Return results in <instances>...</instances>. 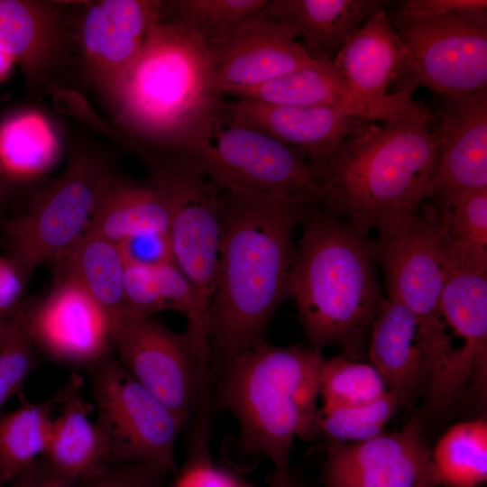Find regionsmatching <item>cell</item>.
<instances>
[{"label": "cell", "instance_id": "83f0119b", "mask_svg": "<svg viewBox=\"0 0 487 487\" xmlns=\"http://www.w3.org/2000/svg\"><path fill=\"white\" fill-rule=\"evenodd\" d=\"M20 405L0 413V482H11L43 454L51 432L52 405L60 394L44 402L32 403L22 394Z\"/></svg>", "mask_w": 487, "mask_h": 487}, {"label": "cell", "instance_id": "836d02e7", "mask_svg": "<svg viewBox=\"0 0 487 487\" xmlns=\"http://www.w3.org/2000/svg\"><path fill=\"white\" fill-rule=\"evenodd\" d=\"M388 386L377 369L347 355L324 359L319 375L323 407H353L383 396Z\"/></svg>", "mask_w": 487, "mask_h": 487}, {"label": "cell", "instance_id": "6da1fadb", "mask_svg": "<svg viewBox=\"0 0 487 487\" xmlns=\"http://www.w3.org/2000/svg\"><path fill=\"white\" fill-rule=\"evenodd\" d=\"M308 205L224 186L210 311L212 366L266 342L274 312L290 295L294 234Z\"/></svg>", "mask_w": 487, "mask_h": 487}, {"label": "cell", "instance_id": "5b68a950", "mask_svg": "<svg viewBox=\"0 0 487 487\" xmlns=\"http://www.w3.org/2000/svg\"><path fill=\"white\" fill-rule=\"evenodd\" d=\"M323 360L310 346L265 342L216 363L217 405L236 419L240 448L267 456L274 478L291 473L296 438L311 441L319 435L317 401Z\"/></svg>", "mask_w": 487, "mask_h": 487}, {"label": "cell", "instance_id": "52a82bcc", "mask_svg": "<svg viewBox=\"0 0 487 487\" xmlns=\"http://www.w3.org/2000/svg\"><path fill=\"white\" fill-rule=\"evenodd\" d=\"M376 230L372 250L384 273L387 297L405 305L418 318L427 349L426 381L429 387H440L455 370L456 349L440 308L450 243L437 210L425 201L416 212Z\"/></svg>", "mask_w": 487, "mask_h": 487}, {"label": "cell", "instance_id": "5bb4252c", "mask_svg": "<svg viewBox=\"0 0 487 487\" xmlns=\"http://www.w3.org/2000/svg\"><path fill=\"white\" fill-rule=\"evenodd\" d=\"M26 311L34 345L51 359L90 367L109 355L108 315L71 276L62 272L45 299Z\"/></svg>", "mask_w": 487, "mask_h": 487}, {"label": "cell", "instance_id": "f1b7e54d", "mask_svg": "<svg viewBox=\"0 0 487 487\" xmlns=\"http://www.w3.org/2000/svg\"><path fill=\"white\" fill-rule=\"evenodd\" d=\"M436 485L476 487L487 480V422L477 418L450 427L430 451Z\"/></svg>", "mask_w": 487, "mask_h": 487}, {"label": "cell", "instance_id": "7a4b0ae2", "mask_svg": "<svg viewBox=\"0 0 487 487\" xmlns=\"http://www.w3.org/2000/svg\"><path fill=\"white\" fill-rule=\"evenodd\" d=\"M140 150L195 153L224 113L207 43L160 14L142 48L105 93Z\"/></svg>", "mask_w": 487, "mask_h": 487}, {"label": "cell", "instance_id": "74e56055", "mask_svg": "<svg viewBox=\"0 0 487 487\" xmlns=\"http://www.w3.org/2000/svg\"><path fill=\"white\" fill-rule=\"evenodd\" d=\"M167 473L140 464H110L91 477L80 481L79 487H162Z\"/></svg>", "mask_w": 487, "mask_h": 487}, {"label": "cell", "instance_id": "9a60e30c", "mask_svg": "<svg viewBox=\"0 0 487 487\" xmlns=\"http://www.w3.org/2000/svg\"><path fill=\"white\" fill-rule=\"evenodd\" d=\"M428 112L436 162L427 200L487 188V91L441 95Z\"/></svg>", "mask_w": 487, "mask_h": 487}, {"label": "cell", "instance_id": "ee69618b", "mask_svg": "<svg viewBox=\"0 0 487 487\" xmlns=\"http://www.w3.org/2000/svg\"><path fill=\"white\" fill-rule=\"evenodd\" d=\"M13 62L12 57L0 48V79L8 74Z\"/></svg>", "mask_w": 487, "mask_h": 487}, {"label": "cell", "instance_id": "ffe728a7", "mask_svg": "<svg viewBox=\"0 0 487 487\" xmlns=\"http://www.w3.org/2000/svg\"><path fill=\"white\" fill-rule=\"evenodd\" d=\"M230 115L301 152L310 162L328 157L367 120L329 107L225 100Z\"/></svg>", "mask_w": 487, "mask_h": 487}, {"label": "cell", "instance_id": "603a6c76", "mask_svg": "<svg viewBox=\"0 0 487 487\" xmlns=\"http://www.w3.org/2000/svg\"><path fill=\"white\" fill-rule=\"evenodd\" d=\"M368 354L400 403L426 382L427 349L419 322L393 298L384 299L372 322Z\"/></svg>", "mask_w": 487, "mask_h": 487}, {"label": "cell", "instance_id": "cb8c5ba5", "mask_svg": "<svg viewBox=\"0 0 487 487\" xmlns=\"http://www.w3.org/2000/svg\"><path fill=\"white\" fill-rule=\"evenodd\" d=\"M83 378L73 372L60 393V413L53 419L48 445L41 455L64 476L83 481L106 463L103 435L88 416L92 407L82 394Z\"/></svg>", "mask_w": 487, "mask_h": 487}, {"label": "cell", "instance_id": "e575fe53", "mask_svg": "<svg viewBox=\"0 0 487 487\" xmlns=\"http://www.w3.org/2000/svg\"><path fill=\"white\" fill-rule=\"evenodd\" d=\"M400 401L391 391L376 400L353 407H323L318 410L317 429L338 443H358L383 433Z\"/></svg>", "mask_w": 487, "mask_h": 487}, {"label": "cell", "instance_id": "30bf717a", "mask_svg": "<svg viewBox=\"0 0 487 487\" xmlns=\"http://www.w3.org/2000/svg\"><path fill=\"white\" fill-rule=\"evenodd\" d=\"M112 180L98 161L77 155L32 207L4 222L9 258L25 280L38 266L60 262L84 236Z\"/></svg>", "mask_w": 487, "mask_h": 487}, {"label": "cell", "instance_id": "f6af8a7d", "mask_svg": "<svg viewBox=\"0 0 487 487\" xmlns=\"http://www.w3.org/2000/svg\"><path fill=\"white\" fill-rule=\"evenodd\" d=\"M7 328V320L5 318H0V349L4 344Z\"/></svg>", "mask_w": 487, "mask_h": 487}, {"label": "cell", "instance_id": "d4e9b609", "mask_svg": "<svg viewBox=\"0 0 487 487\" xmlns=\"http://www.w3.org/2000/svg\"><path fill=\"white\" fill-rule=\"evenodd\" d=\"M166 198L154 183L112 180L87 227L88 234L119 244L142 234L168 232Z\"/></svg>", "mask_w": 487, "mask_h": 487}, {"label": "cell", "instance_id": "e0dca14e", "mask_svg": "<svg viewBox=\"0 0 487 487\" xmlns=\"http://www.w3.org/2000/svg\"><path fill=\"white\" fill-rule=\"evenodd\" d=\"M222 95L267 104L329 107L372 122H401L425 115L411 97L390 106L362 100L341 79L333 62L325 56L308 66L256 86L232 87Z\"/></svg>", "mask_w": 487, "mask_h": 487}, {"label": "cell", "instance_id": "ac0fdd59", "mask_svg": "<svg viewBox=\"0 0 487 487\" xmlns=\"http://www.w3.org/2000/svg\"><path fill=\"white\" fill-rule=\"evenodd\" d=\"M161 1L104 0L85 12L80 38L84 57L106 93L139 55Z\"/></svg>", "mask_w": 487, "mask_h": 487}, {"label": "cell", "instance_id": "4316f807", "mask_svg": "<svg viewBox=\"0 0 487 487\" xmlns=\"http://www.w3.org/2000/svg\"><path fill=\"white\" fill-rule=\"evenodd\" d=\"M60 32L54 12L46 5L23 0H0V48L24 72L36 78L51 63Z\"/></svg>", "mask_w": 487, "mask_h": 487}, {"label": "cell", "instance_id": "4dcf8cb0", "mask_svg": "<svg viewBox=\"0 0 487 487\" xmlns=\"http://www.w3.org/2000/svg\"><path fill=\"white\" fill-rule=\"evenodd\" d=\"M58 144L46 120L36 113H21L0 126V163L5 178L24 179L47 170Z\"/></svg>", "mask_w": 487, "mask_h": 487}, {"label": "cell", "instance_id": "8992f818", "mask_svg": "<svg viewBox=\"0 0 487 487\" xmlns=\"http://www.w3.org/2000/svg\"><path fill=\"white\" fill-rule=\"evenodd\" d=\"M169 208L174 264L188 280L192 308L188 333L201 377L211 372L210 311L221 239L224 188L197 156L187 152H141Z\"/></svg>", "mask_w": 487, "mask_h": 487}, {"label": "cell", "instance_id": "9c48e42d", "mask_svg": "<svg viewBox=\"0 0 487 487\" xmlns=\"http://www.w3.org/2000/svg\"><path fill=\"white\" fill-rule=\"evenodd\" d=\"M88 368L106 463L177 473L175 444L185 427L179 418L110 355Z\"/></svg>", "mask_w": 487, "mask_h": 487}, {"label": "cell", "instance_id": "f546056e", "mask_svg": "<svg viewBox=\"0 0 487 487\" xmlns=\"http://www.w3.org/2000/svg\"><path fill=\"white\" fill-rule=\"evenodd\" d=\"M124 302L128 320L171 309L188 318L192 299L189 284L174 262L153 266L124 262Z\"/></svg>", "mask_w": 487, "mask_h": 487}, {"label": "cell", "instance_id": "bcb514c9", "mask_svg": "<svg viewBox=\"0 0 487 487\" xmlns=\"http://www.w3.org/2000/svg\"><path fill=\"white\" fill-rule=\"evenodd\" d=\"M6 178H5V175L3 171V169H2V166H1V163H0V206L2 204V201H3V198H4V192H5V181Z\"/></svg>", "mask_w": 487, "mask_h": 487}, {"label": "cell", "instance_id": "1f68e13d", "mask_svg": "<svg viewBox=\"0 0 487 487\" xmlns=\"http://www.w3.org/2000/svg\"><path fill=\"white\" fill-rule=\"evenodd\" d=\"M267 3L268 0L161 1L160 16L208 44L233 35Z\"/></svg>", "mask_w": 487, "mask_h": 487}, {"label": "cell", "instance_id": "7bdbcfd3", "mask_svg": "<svg viewBox=\"0 0 487 487\" xmlns=\"http://www.w3.org/2000/svg\"><path fill=\"white\" fill-rule=\"evenodd\" d=\"M270 487H303L292 473L284 478H271Z\"/></svg>", "mask_w": 487, "mask_h": 487}, {"label": "cell", "instance_id": "7dc6e473", "mask_svg": "<svg viewBox=\"0 0 487 487\" xmlns=\"http://www.w3.org/2000/svg\"><path fill=\"white\" fill-rule=\"evenodd\" d=\"M3 485H4V484H3L2 482H0V487H3Z\"/></svg>", "mask_w": 487, "mask_h": 487}, {"label": "cell", "instance_id": "d6a6232c", "mask_svg": "<svg viewBox=\"0 0 487 487\" xmlns=\"http://www.w3.org/2000/svg\"><path fill=\"white\" fill-rule=\"evenodd\" d=\"M434 201L450 249L459 255L487 260V188Z\"/></svg>", "mask_w": 487, "mask_h": 487}, {"label": "cell", "instance_id": "b9f144b4", "mask_svg": "<svg viewBox=\"0 0 487 487\" xmlns=\"http://www.w3.org/2000/svg\"><path fill=\"white\" fill-rule=\"evenodd\" d=\"M10 487H79V482L64 476L40 457L16 475Z\"/></svg>", "mask_w": 487, "mask_h": 487}, {"label": "cell", "instance_id": "8fae6325", "mask_svg": "<svg viewBox=\"0 0 487 487\" xmlns=\"http://www.w3.org/2000/svg\"><path fill=\"white\" fill-rule=\"evenodd\" d=\"M224 186L320 203L312 166L299 151L225 111L193 153Z\"/></svg>", "mask_w": 487, "mask_h": 487}, {"label": "cell", "instance_id": "8d00e7d4", "mask_svg": "<svg viewBox=\"0 0 487 487\" xmlns=\"http://www.w3.org/2000/svg\"><path fill=\"white\" fill-rule=\"evenodd\" d=\"M211 412H198L191 452L173 487H252L236 475L216 467L208 452Z\"/></svg>", "mask_w": 487, "mask_h": 487}, {"label": "cell", "instance_id": "d590c367", "mask_svg": "<svg viewBox=\"0 0 487 487\" xmlns=\"http://www.w3.org/2000/svg\"><path fill=\"white\" fill-rule=\"evenodd\" d=\"M26 308L16 309L7 320L4 344L0 349V413L14 395H20L25 380L36 365Z\"/></svg>", "mask_w": 487, "mask_h": 487}, {"label": "cell", "instance_id": "2e32d148", "mask_svg": "<svg viewBox=\"0 0 487 487\" xmlns=\"http://www.w3.org/2000/svg\"><path fill=\"white\" fill-rule=\"evenodd\" d=\"M217 88L251 87L299 70L314 60L291 32L262 12L233 35L207 44Z\"/></svg>", "mask_w": 487, "mask_h": 487}, {"label": "cell", "instance_id": "44dd1931", "mask_svg": "<svg viewBox=\"0 0 487 487\" xmlns=\"http://www.w3.org/2000/svg\"><path fill=\"white\" fill-rule=\"evenodd\" d=\"M407 52L387 9H382L346 40L332 62L344 83L362 100L390 106L411 97L404 92L387 93Z\"/></svg>", "mask_w": 487, "mask_h": 487}, {"label": "cell", "instance_id": "7c38bea8", "mask_svg": "<svg viewBox=\"0 0 487 487\" xmlns=\"http://www.w3.org/2000/svg\"><path fill=\"white\" fill-rule=\"evenodd\" d=\"M118 361L186 426L201 402L197 358L187 332L178 334L152 317L130 319L113 334Z\"/></svg>", "mask_w": 487, "mask_h": 487}, {"label": "cell", "instance_id": "f35d334b", "mask_svg": "<svg viewBox=\"0 0 487 487\" xmlns=\"http://www.w3.org/2000/svg\"><path fill=\"white\" fill-rule=\"evenodd\" d=\"M117 245L124 262L147 266L173 262L168 232L139 234Z\"/></svg>", "mask_w": 487, "mask_h": 487}, {"label": "cell", "instance_id": "4fadbf2b", "mask_svg": "<svg viewBox=\"0 0 487 487\" xmlns=\"http://www.w3.org/2000/svg\"><path fill=\"white\" fill-rule=\"evenodd\" d=\"M325 487H436L423 424L358 443L332 442L323 471Z\"/></svg>", "mask_w": 487, "mask_h": 487}, {"label": "cell", "instance_id": "d6986e66", "mask_svg": "<svg viewBox=\"0 0 487 487\" xmlns=\"http://www.w3.org/2000/svg\"><path fill=\"white\" fill-rule=\"evenodd\" d=\"M444 319L458 347L461 364L481 400L487 381V262L456 255L440 302Z\"/></svg>", "mask_w": 487, "mask_h": 487}, {"label": "cell", "instance_id": "60d3db41", "mask_svg": "<svg viewBox=\"0 0 487 487\" xmlns=\"http://www.w3.org/2000/svg\"><path fill=\"white\" fill-rule=\"evenodd\" d=\"M25 279L9 257L0 256V318L10 317L17 308Z\"/></svg>", "mask_w": 487, "mask_h": 487}, {"label": "cell", "instance_id": "7402d4cb", "mask_svg": "<svg viewBox=\"0 0 487 487\" xmlns=\"http://www.w3.org/2000/svg\"><path fill=\"white\" fill-rule=\"evenodd\" d=\"M390 4L381 0H268L262 12L288 28L310 57L325 56L333 61L346 40Z\"/></svg>", "mask_w": 487, "mask_h": 487}, {"label": "cell", "instance_id": "277c9868", "mask_svg": "<svg viewBox=\"0 0 487 487\" xmlns=\"http://www.w3.org/2000/svg\"><path fill=\"white\" fill-rule=\"evenodd\" d=\"M435 162L427 110L401 122L367 121L311 166L319 204L370 231L419 209Z\"/></svg>", "mask_w": 487, "mask_h": 487}, {"label": "cell", "instance_id": "3957f363", "mask_svg": "<svg viewBox=\"0 0 487 487\" xmlns=\"http://www.w3.org/2000/svg\"><path fill=\"white\" fill-rule=\"evenodd\" d=\"M290 296L311 348L341 346L359 359L384 296L369 231L319 203L304 211Z\"/></svg>", "mask_w": 487, "mask_h": 487}, {"label": "cell", "instance_id": "ab89813d", "mask_svg": "<svg viewBox=\"0 0 487 487\" xmlns=\"http://www.w3.org/2000/svg\"><path fill=\"white\" fill-rule=\"evenodd\" d=\"M472 9H487V1L408 0L403 2L391 14L402 17H431Z\"/></svg>", "mask_w": 487, "mask_h": 487}, {"label": "cell", "instance_id": "484cf974", "mask_svg": "<svg viewBox=\"0 0 487 487\" xmlns=\"http://www.w3.org/2000/svg\"><path fill=\"white\" fill-rule=\"evenodd\" d=\"M57 264L78 280L108 315L112 334L128 320L124 261L117 244L85 234Z\"/></svg>", "mask_w": 487, "mask_h": 487}, {"label": "cell", "instance_id": "ba28073f", "mask_svg": "<svg viewBox=\"0 0 487 487\" xmlns=\"http://www.w3.org/2000/svg\"><path fill=\"white\" fill-rule=\"evenodd\" d=\"M389 15L408 48L396 93L411 95L418 87L443 96L486 90L487 9L431 17Z\"/></svg>", "mask_w": 487, "mask_h": 487}]
</instances>
